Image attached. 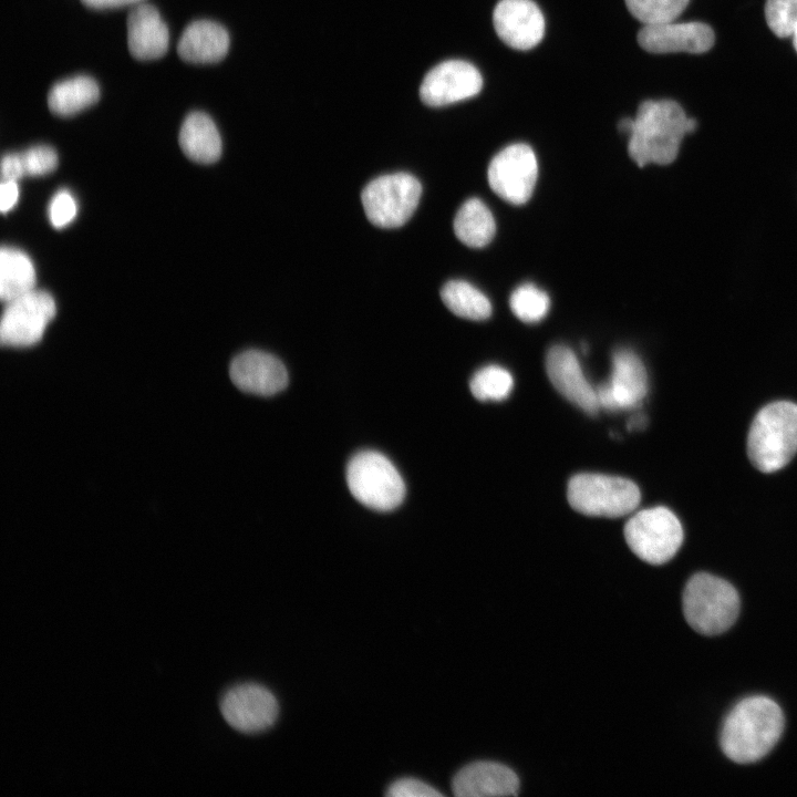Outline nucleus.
I'll use <instances>...</instances> for the list:
<instances>
[{"label": "nucleus", "mask_w": 797, "mask_h": 797, "mask_svg": "<svg viewBox=\"0 0 797 797\" xmlns=\"http://www.w3.org/2000/svg\"><path fill=\"white\" fill-rule=\"evenodd\" d=\"M100 89L90 76L77 75L55 83L48 94L49 110L58 116H73L99 101Z\"/></svg>", "instance_id": "23"}, {"label": "nucleus", "mask_w": 797, "mask_h": 797, "mask_svg": "<svg viewBox=\"0 0 797 797\" xmlns=\"http://www.w3.org/2000/svg\"><path fill=\"white\" fill-rule=\"evenodd\" d=\"M346 483L358 501L379 511L395 509L405 497V484L398 470L375 451H363L351 458Z\"/></svg>", "instance_id": "5"}, {"label": "nucleus", "mask_w": 797, "mask_h": 797, "mask_svg": "<svg viewBox=\"0 0 797 797\" xmlns=\"http://www.w3.org/2000/svg\"><path fill=\"white\" fill-rule=\"evenodd\" d=\"M454 232L459 241L472 248L488 245L495 236V218L479 198H469L463 203L454 218Z\"/></svg>", "instance_id": "22"}, {"label": "nucleus", "mask_w": 797, "mask_h": 797, "mask_svg": "<svg viewBox=\"0 0 797 797\" xmlns=\"http://www.w3.org/2000/svg\"><path fill=\"white\" fill-rule=\"evenodd\" d=\"M636 40L643 50L651 53H703L713 46L715 37L705 23L671 21L644 25Z\"/></svg>", "instance_id": "15"}, {"label": "nucleus", "mask_w": 797, "mask_h": 797, "mask_svg": "<svg viewBox=\"0 0 797 797\" xmlns=\"http://www.w3.org/2000/svg\"><path fill=\"white\" fill-rule=\"evenodd\" d=\"M24 176H42L58 166L56 152L46 145H38L19 153Z\"/></svg>", "instance_id": "30"}, {"label": "nucleus", "mask_w": 797, "mask_h": 797, "mask_svg": "<svg viewBox=\"0 0 797 797\" xmlns=\"http://www.w3.org/2000/svg\"><path fill=\"white\" fill-rule=\"evenodd\" d=\"M765 18L777 37H790L797 24V0H767Z\"/></svg>", "instance_id": "29"}, {"label": "nucleus", "mask_w": 797, "mask_h": 797, "mask_svg": "<svg viewBox=\"0 0 797 797\" xmlns=\"http://www.w3.org/2000/svg\"><path fill=\"white\" fill-rule=\"evenodd\" d=\"M509 306L519 320L535 323L547 315L550 308V298L535 284L524 283L511 292Z\"/></svg>", "instance_id": "27"}, {"label": "nucleus", "mask_w": 797, "mask_h": 797, "mask_svg": "<svg viewBox=\"0 0 797 797\" xmlns=\"http://www.w3.org/2000/svg\"><path fill=\"white\" fill-rule=\"evenodd\" d=\"M76 215V203L72 194L61 189L54 194L49 205V218L53 227L68 226Z\"/></svg>", "instance_id": "31"}, {"label": "nucleus", "mask_w": 797, "mask_h": 797, "mask_svg": "<svg viewBox=\"0 0 797 797\" xmlns=\"http://www.w3.org/2000/svg\"><path fill=\"white\" fill-rule=\"evenodd\" d=\"M683 612L696 632L716 635L728 630L739 613V596L726 580L700 572L686 582Z\"/></svg>", "instance_id": "4"}, {"label": "nucleus", "mask_w": 797, "mask_h": 797, "mask_svg": "<svg viewBox=\"0 0 797 797\" xmlns=\"http://www.w3.org/2000/svg\"><path fill=\"white\" fill-rule=\"evenodd\" d=\"M179 145L192 161L210 164L221 153V139L213 120L205 113L193 112L184 120L179 131Z\"/></svg>", "instance_id": "21"}, {"label": "nucleus", "mask_w": 797, "mask_h": 797, "mask_svg": "<svg viewBox=\"0 0 797 797\" xmlns=\"http://www.w3.org/2000/svg\"><path fill=\"white\" fill-rule=\"evenodd\" d=\"M390 797H439L436 788L416 778H400L393 782L387 790Z\"/></svg>", "instance_id": "32"}, {"label": "nucleus", "mask_w": 797, "mask_h": 797, "mask_svg": "<svg viewBox=\"0 0 797 797\" xmlns=\"http://www.w3.org/2000/svg\"><path fill=\"white\" fill-rule=\"evenodd\" d=\"M696 122L672 100H648L640 104L630 132L628 153L640 167L650 163L667 165L680 149L685 134Z\"/></svg>", "instance_id": "2"}, {"label": "nucleus", "mask_w": 797, "mask_h": 797, "mask_svg": "<svg viewBox=\"0 0 797 797\" xmlns=\"http://www.w3.org/2000/svg\"><path fill=\"white\" fill-rule=\"evenodd\" d=\"M453 793L457 797L516 796L519 791L517 774L495 762H474L454 776Z\"/></svg>", "instance_id": "18"}, {"label": "nucleus", "mask_w": 797, "mask_h": 797, "mask_svg": "<svg viewBox=\"0 0 797 797\" xmlns=\"http://www.w3.org/2000/svg\"><path fill=\"white\" fill-rule=\"evenodd\" d=\"M514 379L504 368L486 365L472 376L469 387L473 395L480 401H501L511 392Z\"/></svg>", "instance_id": "26"}, {"label": "nucleus", "mask_w": 797, "mask_h": 797, "mask_svg": "<svg viewBox=\"0 0 797 797\" xmlns=\"http://www.w3.org/2000/svg\"><path fill=\"white\" fill-rule=\"evenodd\" d=\"M488 183L493 192L513 205H522L532 195L537 158L530 146L517 143L503 148L489 163Z\"/></svg>", "instance_id": "10"}, {"label": "nucleus", "mask_w": 797, "mask_h": 797, "mask_svg": "<svg viewBox=\"0 0 797 797\" xmlns=\"http://www.w3.org/2000/svg\"><path fill=\"white\" fill-rule=\"evenodd\" d=\"M500 40L516 50L536 46L545 33V19L532 0H500L493 13Z\"/></svg>", "instance_id": "14"}, {"label": "nucleus", "mask_w": 797, "mask_h": 797, "mask_svg": "<svg viewBox=\"0 0 797 797\" xmlns=\"http://www.w3.org/2000/svg\"><path fill=\"white\" fill-rule=\"evenodd\" d=\"M784 727L785 717L775 701L751 696L727 715L721 732V748L737 764L755 763L775 747Z\"/></svg>", "instance_id": "1"}, {"label": "nucleus", "mask_w": 797, "mask_h": 797, "mask_svg": "<svg viewBox=\"0 0 797 797\" xmlns=\"http://www.w3.org/2000/svg\"><path fill=\"white\" fill-rule=\"evenodd\" d=\"M629 12L644 25L674 21L690 0H624Z\"/></svg>", "instance_id": "28"}, {"label": "nucleus", "mask_w": 797, "mask_h": 797, "mask_svg": "<svg viewBox=\"0 0 797 797\" xmlns=\"http://www.w3.org/2000/svg\"><path fill=\"white\" fill-rule=\"evenodd\" d=\"M1 175L3 180L18 182L24 177L19 153H8L2 156Z\"/></svg>", "instance_id": "33"}, {"label": "nucleus", "mask_w": 797, "mask_h": 797, "mask_svg": "<svg viewBox=\"0 0 797 797\" xmlns=\"http://www.w3.org/2000/svg\"><path fill=\"white\" fill-rule=\"evenodd\" d=\"M646 393L648 375L642 361L630 350L615 351L610 379L597 389L600 406L610 411L632 408Z\"/></svg>", "instance_id": "13"}, {"label": "nucleus", "mask_w": 797, "mask_h": 797, "mask_svg": "<svg viewBox=\"0 0 797 797\" xmlns=\"http://www.w3.org/2000/svg\"><path fill=\"white\" fill-rule=\"evenodd\" d=\"M35 284L34 266L23 251L2 247L0 252V297L9 302L31 290Z\"/></svg>", "instance_id": "24"}, {"label": "nucleus", "mask_w": 797, "mask_h": 797, "mask_svg": "<svg viewBox=\"0 0 797 797\" xmlns=\"http://www.w3.org/2000/svg\"><path fill=\"white\" fill-rule=\"evenodd\" d=\"M546 371L556 390L583 412L594 415L600 403L597 390L584 376L576 354L565 345H553L546 356Z\"/></svg>", "instance_id": "17"}, {"label": "nucleus", "mask_w": 797, "mask_h": 797, "mask_svg": "<svg viewBox=\"0 0 797 797\" xmlns=\"http://www.w3.org/2000/svg\"><path fill=\"white\" fill-rule=\"evenodd\" d=\"M422 185L407 173L379 176L362 190L361 200L371 224L381 228L403 226L414 214Z\"/></svg>", "instance_id": "7"}, {"label": "nucleus", "mask_w": 797, "mask_h": 797, "mask_svg": "<svg viewBox=\"0 0 797 797\" xmlns=\"http://www.w3.org/2000/svg\"><path fill=\"white\" fill-rule=\"evenodd\" d=\"M229 376L239 390L262 396L281 392L289 380L283 363L259 350L238 354L230 363Z\"/></svg>", "instance_id": "16"}, {"label": "nucleus", "mask_w": 797, "mask_h": 797, "mask_svg": "<svg viewBox=\"0 0 797 797\" xmlns=\"http://www.w3.org/2000/svg\"><path fill=\"white\" fill-rule=\"evenodd\" d=\"M86 7L93 8V9H110V8H118L123 6H128L133 3H137L141 0H81Z\"/></svg>", "instance_id": "35"}, {"label": "nucleus", "mask_w": 797, "mask_h": 797, "mask_svg": "<svg viewBox=\"0 0 797 797\" xmlns=\"http://www.w3.org/2000/svg\"><path fill=\"white\" fill-rule=\"evenodd\" d=\"M797 452V404L776 401L753 420L747 437L751 463L763 473L786 466Z\"/></svg>", "instance_id": "3"}, {"label": "nucleus", "mask_w": 797, "mask_h": 797, "mask_svg": "<svg viewBox=\"0 0 797 797\" xmlns=\"http://www.w3.org/2000/svg\"><path fill=\"white\" fill-rule=\"evenodd\" d=\"M567 497L570 506L582 515L617 518L634 511L641 494L630 479L582 473L569 480Z\"/></svg>", "instance_id": "6"}, {"label": "nucleus", "mask_w": 797, "mask_h": 797, "mask_svg": "<svg viewBox=\"0 0 797 797\" xmlns=\"http://www.w3.org/2000/svg\"><path fill=\"white\" fill-rule=\"evenodd\" d=\"M220 712L232 728L253 734L273 725L278 717L279 704L266 686L242 683L230 687L222 695Z\"/></svg>", "instance_id": "11"}, {"label": "nucleus", "mask_w": 797, "mask_h": 797, "mask_svg": "<svg viewBox=\"0 0 797 797\" xmlns=\"http://www.w3.org/2000/svg\"><path fill=\"white\" fill-rule=\"evenodd\" d=\"M229 49L227 30L210 20L188 24L177 44L179 58L190 63H215L225 58Z\"/></svg>", "instance_id": "20"}, {"label": "nucleus", "mask_w": 797, "mask_h": 797, "mask_svg": "<svg viewBox=\"0 0 797 797\" xmlns=\"http://www.w3.org/2000/svg\"><path fill=\"white\" fill-rule=\"evenodd\" d=\"M624 538L641 560L663 565L680 549L683 529L670 509L659 506L634 514L624 526Z\"/></svg>", "instance_id": "8"}, {"label": "nucleus", "mask_w": 797, "mask_h": 797, "mask_svg": "<svg viewBox=\"0 0 797 797\" xmlns=\"http://www.w3.org/2000/svg\"><path fill=\"white\" fill-rule=\"evenodd\" d=\"M19 199V186L15 180H3L0 186V209L2 213L11 210Z\"/></svg>", "instance_id": "34"}, {"label": "nucleus", "mask_w": 797, "mask_h": 797, "mask_svg": "<svg viewBox=\"0 0 797 797\" xmlns=\"http://www.w3.org/2000/svg\"><path fill=\"white\" fill-rule=\"evenodd\" d=\"M441 298L451 312L464 319L482 321L491 314L489 299L464 280L447 281L441 290Z\"/></svg>", "instance_id": "25"}, {"label": "nucleus", "mask_w": 797, "mask_h": 797, "mask_svg": "<svg viewBox=\"0 0 797 797\" xmlns=\"http://www.w3.org/2000/svg\"><path fill=\"white\" fill-rule=\"evenodd\" d=\"M56 307L50 293L31 290L7 302L0 323L2 345L25 348L38 343Z\"/></svg>", "instance_id": "9"}, {"label": "nucleus", "mask_w": 797, "mask_h": 797, "mask_svg": "<svg viewBox=\"0 0 797 797\" xmlns=\"http://www.w3.org/2000/svg\"><path fill=\"white\" fill-rule=\"evenodd\" d=\"M127 46L136 60L162 58L168 49V29L158 10L149 3L135 6L127 14Z\"/></svg>", "instance_id": "19"}, {"label": "nucleus", "mask_w": 797, "mask_h": 797, "mask_svg": "<svg viewBox=\"0 0 797 797\" xmlns=\"http://www.w3.org/2000/svg\"><path fill=\"white\" fill-rule=\"evenodd\" d=\"M790 37L793 38V44H794V48H795V50H796V52H797V24H796V27H795V29H794V31H793V33H791Z\"/></svg>", "instance_id": "36"}, {"label": "nucleus", "mask_w": 797, "mask_h": 797, "mask_svg": "<svg viewBox=\"0 0 797 797\" xmlns=\"http://www.w3.org/2000/svg\"><path fill=\"white\" fill-rule=\"evenodd\" d=\"M483 86L479 71L469 62L448 60L434 66L424 77L421 100L428 106H445L478 94Z\"/></svg>", "instance_id": "12"}]
</instances>
